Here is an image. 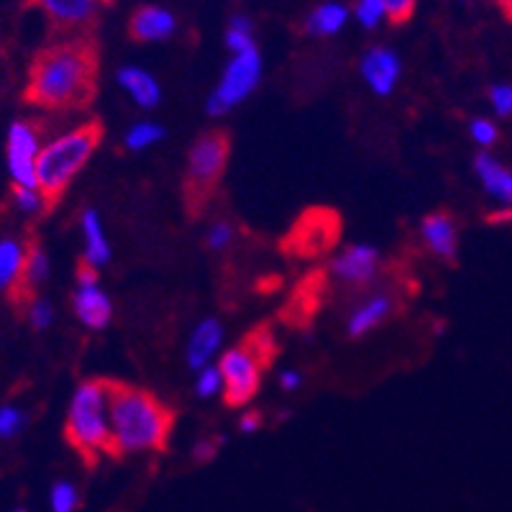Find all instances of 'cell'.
Returning a JSON list of instances; mask_svg holds the SVG:
<instances>
[{
	"mask_svg": "<svg viewBox=\"0 0 512 512\" xmlns=\"http://www.w3.org/2000/svg\"><path fill=\"white\" fill-rule=\"evenodd\" d=\"M251 21L244 16H236L228 24L226 31V44L233 54H241V52H249L254 49V34H251Z\"/></svg>",
	"mask_w": 512,
	"mask_h": 512,
	"instance_id": "cell-26",
	"label": "cell"
},
{
	"mask_svg": "<svg viewBox=\"0 0 512 512\" xmlns=\"http://www.w3.org/2000/svg\"><path fill=\"white\" fill-rule=\"evenodd\" d=\"M49 274V262L47 254L41 249V241L36 236H29L24 244V259H21V269H18L16 280L8 287V297H11L13 305H26L29 308L36 300V292L39 287L47 282Z\"/></svg>",
	"mask_w": 512,
	"mask_h": 512,
	"instance_id": "cell-11",
	"label": "cell"
},
{
	"mask_svg": "<svg viewBox=\"0 0 512 512\" xmlns=\"http://www.w3.org/2000/svg\"><path fill=\"white\" fill-rule=\"evenodd\" d=\"M64 438L90 466L113 456L108 420V379H88L75 390L64 423Z\"/></svg>",
	"mask_w": 512,
	"mask_h": 512,
	"instance_id": "cell-4",
	"label": "cell"
},
{
	"mask_svg": "<svg viewBox=\"0 0 512 512\" xmlns=\"http://www.w3.org/2000/svg\"><path fill=\"white\" fill-rule=\"evenodd\" d=\"M495 3L500 6V11L512 21V0H495Z\"/></svg>",
	"mask_w": 512,
	"mask_h": 512,
	"instance_id": "cell-40",
	"label": "cell"
},
{
	"mask_svg": "<svg viewBox=\"0 0 512 512\" xmlns=\"http://www.w3.org/2000/svg\"><path fill=\"white\" fill-rule=\"evenodd\" d=\"M331 277L344 285L364 287L374 282L379 272V251L369 244H354L333 259Z\"/></svg>",
	"mask_w": 512,
	"mask_h": 512,
	"instance_id": "cell-12",
	"label": "cell"
},
{
	"mask_svg": "<svg viewBox=\"0 0 512 512\" xmlns=\"http://www.w3.org/2000/svg\"><path fill=\"white\" fill-rule=\"evenodd\" d=\"M16 512H26V510H16Z\"/></svg>",
	"mask_w": 512,
	"mask_h": 512,
	"instance_id": "cell-42",
	"label": "cell"
},
{
	"mask_svg": "<svg viewBox=\"0 0 512 512\" xmlns=\"http://www.w3.org/2000/svg\"><path fill=\"white\" fill-rule=\"evenodd\" d=\"M49 500H52V512H77L80 507V495L70 482L54 484Z\"/></svg>",
	"mask_w": 512,
	"mask_h": 512,
	"instance_id": "cell-27",
	"label": "cell"
},
{
	"mask_svg": "<svg viewBox=\"0 0 512 512\" xmlns=\"http://www.w3.org/2000/svg\"><path fill=\"white\" fill-rule=\"evenodd\" d=\"M300 382H303V379H300V374L297 372H282V377H280V384L285 387V390H297V387H300Z\"/></svg>",
	"mask_w": 512,
	"mask_h": 512,
	"instance_id": "cell-39",
	"label": "cell"
},
{
	"mask_svg": "<svg viewBox=\"0 0 512 512\" xmlns=\"http://www.w3.org/2000/svg\"><path fill=\"white\" fill-rule=\"evenodd\" d=\"M82 236H85V256H82V259L88 264H93L95 269L103 267V264L111 259V246H108L103 223H100L95 210H85V213H82Z\"/></svg>",
	"mask_w": 512,
	"mask_h": 512,
	"instance_id": "cell-22",
	"label": "cell"
},
{
	"mask_svg": "<svg viewBox=\"0 0 512 512\" xmlns=\"http://www.w3.org/2000/svg\"><path fill=\"white\" fill-rule=\"evenodd\" d=\"M228 157H231V136L223 128L205 131L190 146L185 177H182V203L190 218H200L208 210L226 175Z\"/></svg>",
	"mask_w": 512,
	"mask_h": 512,
	"instance_id": "cell-6",
	"label": "cell"
},
{
	"mask_svg": "<svg viewBox=\"0 0 512 512\" xmlns=\"http://www.w3.org/2000/svg\"><path fill=\"white\" fill-rule=\"evenodd\" d=\"M346 18H349V11L341 3H326L310 13L305 29L313 36H333L344 29Z\"/></svg>",
	"mask_w": 512,
	"mask_h": 512,
	"instance_id": "cell-23",
	"label": "cell"
},
{
	"mask_svg": "<svg viewBox=\"0 0 512 512\" xmlns=\"http://www.w3.org/2000/svg\"><path fill=\"white\" fill-rule=\"evenodd\" d=\"M39 126L31 121H16L8 131V169L13 185L36 190V159H39Z\"/></svg>",
	"mask_w": 512,
	"mask_h": 512,
	"instance_id": "cell-9",
	"label": "cell"
},
{
	"mask_svg": "<svg viewBox=\"0 0 512 512\" xmlns=\"http://www.w3.org/2000/svg\"><path fill=\"white\" fill-rule=\"evenodd\" d=\"M474 172H477L479 182L484 190L489 192V198H495L502 208H512V172L502 167L492 154H477L474 159Z\"/></svg>",
	"mask_w": 512,
	"mask_h": 512,
	"instance_id": "cell-18",
	"label": "cell"
},
{
	"mask_svg": "<svg viewBox=\"0 0 512 512\" xmlns=\"http://www.w3.org/2000/svg\"><path fill=\"white\" fill-rule=\"evenodd\" d=\"M277 356V341H274L269 326H259L244 336L239 346H233L221 359V392L228 408H244L254 400L262 387V377Z\"/></svg>",
	"mask_w": 512,
	"mask_h": 512,
	"instance_id": "cell-5",
	"label": "cell"
},
{
	"mask_svg": "<svg viewBox=\"0 0 512 512\" xmlns=\"http://www.w3.org/2000/svg\"><path fill=\"white\" fill-rule=\"evenodd\" d=\"M223 341V328L216 318H205L190 336L187 344V364L192 369L208 367L210 356L216 354Z\"/></svg>",
	"mask_w": 512,
	"mask_h": 512,
	"instance_id": "cell-20",
	"label": "cell"
},
{
	"mask_svg": "<svg viewBox=\"0 0 512 512\" xmlns=\"http://www.w3.org/2000/svg\"><path fill=\"white\" fill-rule=\"evenodd\" d=\"M118 82L121 88L126 90L141 108H154L162 100V90H159V82L141 67H123L118 72Z\"/></svg>",
	"mask_w": 512,
	"mask_h": 512,
	"instance_id": "cell-21",
	"label": "cell"
},
{
	"mask_svg": "<svg viewBox=\"0 0 512 512\" xmlns=\"http://www.w3.org/2000/svg\"><path fill=\"white\" fill-rule=\"evenodd\" d=\"M356 18L364 29H374L384 18L382 0H359L356 3Z\"/></svg>",
	"mask_w": 512,
	"mask_h": 512,
	"instance_id": "cell-31",
	"label": "cell"
},
{
	"mask_svg": "<svg viewBox=\"0 0 512 512\" xmlns=\"http://www.w3.org/2000/svg\"><path fill=\"white\" fill-rule=\"evenodd\" d=\"M338 236H341V218L336 210L310 208L292 223L282 249L297 259H315L328 254L336 246Z\"/></svg>",
	"mask_w": 512,
	"mask_h": 512,
	"instance_id": "cell-7",
	"label": "cell"
},
{
	"mask_svg": "<svg viewBox=\"0 0 512 512\" xmlns=\"http://www.w3.org/2000/svg\"><path fill=\"white\" fill-rule=\"evenodd\" d=\"M128 34H131L134 41H141V44L164 41L175 34V16L159 6H141L139 11L131 16Z\"/></svg>",
	"mask_w": 512,
	"mask_h": 512,
	"instance_id": "cell-17",
	"label": "cell"
},
{
	"mask_svg": "<svg viewBox=\"0 0 512 512\" xmlns=\"http://www.w3.org/2000/svg\"><path fill=\"white\" fill-rule=\"evenodd\" d=\"M469 134H472V139L477 141L482 149H487V146L497 144L500 131H497V126L489 121V118H474V121L469 123Z\"/></svg>",
	"mask_w": 512,
	"mask_h": 512,
	"instance_id": "cell-30",
	"label": "cell"
},
{
	"mask_svg": "<svg viewBox=\"0 0 512 512\" xmlns=\"http://www.w3.org/2000/svg\"><path fill=\"white\" fill-rule=\"evenodd\" d=\"M29 320L36 331H44V328H49L54 320L52 305H49L47 300H39V297H36L34 303L29 305Z\"/></svg>",
	"mask_w": 512,
	"mask_h": 512,
	"instance_id": "cell-34",
	"label": "cell"
},
{
	"mask_svg": "<svg viewBox=\"0 0 512 512\" xmlns=\"http://www.w3.org/2000/svg\"><path fill=\"white\" fill-rule=\"evenodd\" d=\"M223 382H221V372L218 367H203L200 369L198 384H195V390H198L200 397H213L216 392H221Z\"/></svg>",
	"mask_w": 512,
	"mask_h": 512,
	"instance_id": "cell-33",
	"label": "cell"
},
{
	"mask_svg": "<svg viewBox=\"0 0 512 512\" xmlns=\"http://www.w3.org/2000/svg\"><path fill=\"white\" fill-rule=\"evenodd\" d=\"M361 75L374 95H390L400 80V59L390 49L377 47L361 59Z\"/></svg>",
	"mask_w": 512,
	"mask_h": 512,
	"instance_id": "cell-16",
	"label": "cell"
},
{
	"mask_svg": "<svg viewBox=\"0 0 512 512\" xmlns=\"http://www.w3.org/2000/svg\"><path fill=\"white\" fill-rule=\"evenodd\" d=\"M382 6H384V18H387L392 26H400V24H408L410 18H413L418 0H382Z\"/></svg>",
	"mask_w": 512,
	"mask_h": 512,
	"instance_id": "cell-29",
	"label": "cell"
},
{
	"mask_svg": "<svg viewBox=\"0 0 512 512\" xmlns=\"http://www.w3.org/2000/svg\"><path fill=\"white\" fill-rule=\"evenodd\" d=\"M233 239H236V231L228 221L210 223L208 233H205V244L210 251H226L233 244Z\"/></svg>",
	"mask_w": 512,
	"mask_h": 512,
	"instance_id": "cell-28",
	"label": "cell"
},
{
	"mask_svg": "<svg viewBox=\"0 0 512 512\" xmlns=\"http://www.w3.org/2000/svg\"><path fill=\"white\" fill-rule=\"evenodd\" d=\"M24 259V246L13 239L0 241V290H8L16 280L18 269Z\"/></svg>",
	"mask_w": 512,
	"mask_h": 512,
	"instance_id": "cell-24",
	"label": "cell"
},
{
	"mask_svg": "<svg viewBox=\"0 0 512 512\" xmlns=\"http://www.w3.org/2000/svg\"><path fill=\"white\" fill-rule=\"evenodd\" d=\"M259 80H262V57H259L256 47L249 49V52L233 54L226 72H223L221 85L208 100L210 116H223V113L231 111L233 105H239L241 100L249 98V93L259 85Z\"/></svg>",
	"mask_w": 512,
	"mask_h": 512,
	"instance_id": "cell-8",
	"label": "cell"
},
{
	"mask_svg": "<svg viewBox=\"0 0 512 512\" xmlns=\"http://www.w3.org/2000/svg\"><path fill=\"white\" fill-rule=\"evenodd\" d=\"M13 192H16L18 208L26 210V213H36V210H44V203H41L39 190H29V187L13 185Z\"/></svg>",
	"mask_w": 512,
	"mask_h": 512,
	"instance_id": "cell-36",
	"label": "cell"
},
{
	"mask_svg": "<svg viewBox=\"0 0 512 512\" xmlns=\"http://www.w3.org/2000/svg\"><path fill=\"white\" fill-rule=\"evenodd\" d=\"M34 6L47 13L52 29L64 39L90 36L98 21V3L95 0H31Z\"/></svg>",
	"mask_w": 512,
	"mask_h": 512,
	"instance_id": "cell-10",
	"label": "cell"
},
{
	"mask_svg": "<svg viewBox=\"0 0 512 512\" xmlns=\"http://www.w3.org/2000/svg\"><path fill=\"white\" fill-rule=\"evenodd\" d=\"M164 136V128L157 126V123H136L134 128H128L126 134V149L128 152H144L152 144H157Z\"/></svg>",
	"mask_w": 512,
	"mask_h": 512,
	"instance_id": "cell-25",
	"label": "cell"
},
{
	"mask_svg": "<svg viewBox=\"0 0 512 512\" xmlns=\"http://www.w3.org/2000/svg\"><path fill=\"white\" fill-rule=\"evenodd\" d=\"M239 428L244 433H256L262 428V413H246L244 418H241Z\"/></svg>",
	"mask_w": 512,
	"mask_h": 512,
	"instance_id": "cell-38",
	"label": "cell"
},
{
	"mask_svg": "<svg viewBox=\"0 0 512 512\" xmlns=\"http://www.w3.org/2000/svg\"><path fill=\"white\" fill-rule=\"evenodd\" d=\"M95 3H103V6H108V3H113V0H95Z\"/></svg>",
	"mask_w": 512,
	"mask_h": 512,
	"instance_id": "cell-41",
	"label": "cell"
},
{
	"mask_svg": "<svg viewBox=\"0 0 512 512\" xmlns=\"http://www.w3.org/2000/svg\"><path fill=\"white\" fill-rule=\"evenodd\" d=\"M420 236H423L425 246L443 259V262H456L459 254V231H456V221L448 216L446 210H436L431 216H425L423 226H420Z\"/></svg>",
	"mask_w": 512,
	"mask_h": 512,
	"instance_id": "cell-14",
	"label": "cell"
},
{
	"mask_svg": "<svg viewBox=\"0 0 512 512\" xmlns=\"http://www.w3.org/2000/svg\"><path fill=\"white\" fill-rule=\"evenodd\" d=\"M489 103L495 108L497 116H512V85H492L489 88Z\"/></svg>",
	"mask_w": 512,
	"mask_h": 512,
	"instance_id": "cell-32",
	"label": "cell"
},
{
	"mask_svg": "<svg viewBox=\"0 0 512 512\" xmlns=\"http://www.w3.org/2000/svg\"><path fill=\"white\" fill-rule=\"evenodd\" d=\"M98 93V47L93 36L54 41L29 67L24 100L39 111H82Z\"/></svg>",
	"mask_w": 512,
	"mask_h": 512,
	"instance_id": "cell-1",
	"label": "cell"
},
{
	"mask_svg": "<svg viewBox=\"0 0 512 512\" xmlns=\"http://www.w3.org/2000/svg\"><path fill=\"white\" fill-rule=\"evenodd\" d=\"M72 305H75L77 320L90 331H100L111 323V300L100 290L98 282H77Z\"/></svg>",
	"mask_w": 512,
	"mask_h": 512,
	"instance_id": "cell-15",
	"label": "cell"
},
{
	"mask_svg": "<svg viewBox=\"0 0 512 512\" xmlns=\"http://www.w3.org/2000/svg\"><path fill=\"white\" fill-rule=\"evenodd\" d=\"M400 310V292L397 290H379L374 295H369L364 303L356 305L354 313L349 315V331L351 338H364L367 333L377 331L379 326H384L392 315Z\"/></svg>",
	"mask_w": 512,
	"mask_h": 512,
	"instance_id": "cell-13",
	"label": "cell"
},
{
	"mask_svg": "<svg viewBox=\"0 0 512 512\" xmlns=\"http://www.w3.org/2000/svg\"><path fill=\"white\" fill-rule=\"evenodd\" d=\"M216 451H218V443L213 441V438H208V441H200L198 446H195L192 456H195V461H210L213 456H216Z\"/></svg>",
	"mask_w": 512,
	"mask_h": 512,
	"instance_id": "cell-37",
	"label": "cell"
},
{
	"mask_svg": "<svg viewBox=\"0 0 512 512\" xmlns=\"http://www.w3.org/2000/svg\"><path fill=\"white\" fill-rule=\"evenodd\" d=\"M108 420L113 456L164 451L175 428V410L154 392L108 379Z\"/></svg>",
	"mask_w": 512,
	"mask_h": 512,
	"instance_id": "cell-2",
	"label": "cell"
},
{
	"mask_svg": "<svg viewBox=\"0 0 512 512\" xmlns=\"http://www.w3.org/2000/svg\"><path fill=\"white\" fill-rule=\"evenodd\" d=\"M24 413H18L16 408H0V438L16 436L24 428Z\"/></svg>",
	"mask_w": 512,
	"mask_h": 512,
	"instance_id": "cell-35",
	"label": "cell"
},
{
	"mask_svg": "<svg viewBox=\"0 0 512 512\" xmlns=\"http://www.w3.org/2000/svg\"><path fill=\"white\" fill-rule=\"evenodd\" d=\"M323 285H326V274H310L303 285L297 287L295 295H292V303L287 305L285 320L290 326H305L310 320V315L318 310L320 297H323Z\"/></svg>",
	"mask_w": 512,
	"mask_h": 512,
	"instance_id": "cell-19",
	"label": "cell"
},
{
	"mask_svg": "<svg viewBox=\"0 0 512 512\" xmlns=\"http://www.w3.org/2000/svg\"><path fill=\"white\" fill-rule=\"evenodd\" d=\"M103 134V123L85 121L41 149L36 159V190L44 203V213H52L57 208L67 187L80 175V169L98 152Z\"/></svg>",
	"mask_w": 512,
	"mask_h": 512,
	"instance_id": "cell-3",
	"label": "cell"
}]
</instances>
